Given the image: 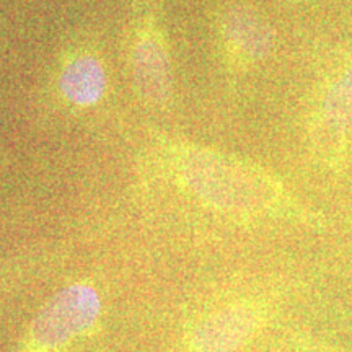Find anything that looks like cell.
<instances>
[{"instance_id":"obj_5","label":"cell","mask_w":352,"mask_h":352,"mask_svg":"<svg viewBox=\"0 0 352 352\" xmlns=\"http://www.w3.org/2000/svg\"><path fill=\"white\" fill-rule=\"evenodd\" d=\"M132 76L140 96L162 107L171 95V65L166 47L155 34H144L132 50Z\"/></svg>"},{"instance_id":"obj_8","label":"cell","mask_w":352,"mask_h":352,"mask_svg":"<svg viewBox=\"0 0 352 352\" xmlns=\"http://www.w3.org/2000/svg\"><path fill=\"white\" fill-rule=\"evenodd\" d=\"M315 352H342V351H338V349H334V347H329L327 344H321Z\"/></svg>"},{"instance_id":"obj_6","label":"cell","mask_w":352,"mask_h":352,"mask_svg":"<svg viewBox=\"0 0 352 352\" xmlns=\"http://www.w3.org/2000/svg\"><path fill=\"white\" fill-rule=\"evenodd\" d=\"M223 38L233 56L245 63L261 60L274 46L271 26L248 8H232L222 21Z\"/></svg>"},{"instance_id":"obj_3","label":"cell","mask_w":352,"mask_h":352,"mask_svg":"<svg viewBox=\"0 0 352 352\" xmlns=\"http://www.w3.org/2000/svg\"><path fill=\"white\" fill-rule=\"evenodd\" d=\"M261 315L256 308L236 303L206 318L192 334L195 352H235L256 333Z\"/></svg>"},{"instance_id":"obj_2","label":"cell","mask_w":352,"mask_h":352,"mask_svg":"<svg viewBox=\"0 0 352 352\" xmlns=\"http://www.w3.org/2000/svg\"><path fill=\"white\" fill-rule=\"evenodd\" d=\"M101 314V298L88 284H72L41 308L32 327L34 346L52 351L90 329Z\"/></svg>"},{"instance_id":"obj_4","label":"cell","mask_w":352,"mask_h":352,"mask_svg":"<svg viewBox=\"0 0 352 352\" xmlns=\"http://www.w3.org/2000/svg\"><path fill=\"white\" fill-rule=\"evenodd\" d=\"M352 131V65L334 80L321 101L318 135L323 153L336 160Z\"/></svg>"},{"instance_id":"obj_1","label":"cell","mask_w":352,"mask_h":352,"mask_svg":"<svg viewBox=\"0 0 352 352\" xmlns=\"http://www.w3.org/2000/svg\"><path fill=\"white\" fill-rule=\"evenodd\" d=\"M179 171L201 199L226 212L258 214L279 201V188L270 176L220 153L186 151L179 158Z\"/></svg>"},{"instance_id":"obj_7","label":"cell","mask_w":352,"mask_h":352,"mask_svg":"<svg viewBox=\"0 0 352 352\" xmlns=\"http://www.w3.org/2000/svg\"><path fill=\"white\" fill-rule=\"evenodd\" d=\"M60 94L77 107H94L107 90V74L96 57L78 56L63 69Z\"/></svg>"}]
</instances>
